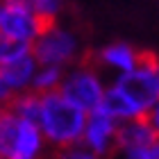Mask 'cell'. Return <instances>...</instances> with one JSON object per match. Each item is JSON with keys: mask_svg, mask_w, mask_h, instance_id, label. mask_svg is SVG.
I'll use <instances>...</instances> for the list:
<instances>
[{"mask_svg": "<svg viewBox=\"0 0 159 159\" xmlns=\"http://www.w3.org/2000/svg\"><path fill=\"white\" fill-rule=\"evenodd\" d=\"M16 129H18V116H14L9 107L0 105V159L11 157Z\"/></svg>", "mask_w": 159, "mask_h": 159, "instance_id": "obj_13", "label": "cell"}, {"mask_svg": "<svg viewBox=\"0 0 159 159\" xmlns=\"http://www.w3.org/2000/svg\"><path fill=\"white\" fill-rule=\"evenodd\" d=\"M100 109L105 114H109V116L116 120V123H123V120H132V118H141L146 116L139 107H136L132 100H129L125 93H123L116 84L111 86H105V93H102V100H100Z\"/></svg>", "mask_w": 159, "mask_h": 159, "instance_id": "obj_9", "label": "cell"}, {"mask_svg": "<svg viewBox=\"0 0 159 159\" xmlns=\"http://www.w3.org/2000/svg\"><path fill=\"white\" fill-rule=\"evenodd\" d=\"M77 39L73 32L64 30L57 23L46 25L39 37L30 43V52L39 66H59L64 68L77 57Z\"/></svg>", "mask_w": 159, "mask_h": 159, "instance_id": "obj_3", "label": "cell"}, {"mask_svg": "<svg viewBox=\"0 0 159 159\" xmlns=\"http://www.w3.org/2000/svg\"><path fill=\"white\" fill-rule=\"evenodd\" d=\"M27 52H30V43L16 41V39L0 32V66H5V64L18 59V57H23Z\"/></svg>", "mask_w": 159, "mask_h": 159, "instance_id": "obj_15", "label": "cell"}, {"mask_svg": "<svg viewBox=\"0 0 159 159\" xmlns=\"http://www.w3.org/2000/svg\"><path fill=\"white\" fill-rule=\"evenodd\" d=\"M64 2H66V0H30V7L43 23L50 25V23H55L57 16L61 14Z\"/></svg>", "mask_w": 159, "mask_h": 159, "instance_id": "obj_16", "label": "cell"}, {"mask_svg": "<svg viewBox=\"0 0 159 159\" xmlns=\"http://www.w3.org/2000/svg\"><path fill=\"white\" fill-rule=\"evenodd\" d=\"M2 2H5V0H0V11H2Z\"/></svg>", "mask_w": 159, "mask_h": 159, "instance_id": "obj_20", "label": "cell"}, {"mask_svg": "<svg viewBox=\"0 0 159 159\" xmlns=\"http://www.w3.org/2000/svg\"><path fill=\"white\" fill-rule=\"evenodd\" d=\"M57 91L66 100H70L75 107H80L82 111H91L102 100L105 84L100 80L98 70L89 64H84V66H75L73 70H68L61 77V84Z\"/></svg>", "mask_w": 159, "mask_h": 159, "instance_id": "obj_4", "label": "cell"}, {"mask_svg": "<svg viewBox=\"0 0 159 159\" xmlns=\"http://www.w3.org/2000/svg\"><path fill=\"white\" fill-rule=\"evenodd\" d=\"M46 27V23L32 11L30 0H5L0 11V32L7 37L32 43L39 37V32Z\"/></svg>", "mask_w": 159, "mask_h": 159, "instance_id": "obj_5", "label": "cell"}, {"mask_svg": "<svg viewBox=\"0 0 159 159\" xmlns=\"http://www.w3.org/2000/svg\"><path fill=\"white\" fill-rule=\"evenodd\" d=\"M37 66H39V64L34 61L32 52H27L23 57H18V59L5 64V66H0V77L5 80V84L9 86L14 93H20V91L30 89Z\"/></svg>", "mask_w": 159, "mask_h": 159, "instance_id": "obj_10", "label": "cell"}, {"mask_svg": "<svg viewBox=\"0 0 159 159\" xmlns=\"http://www.w3.org/2000/svg\"><path fill=\"white\" fill-rule=\"evenodd\" d=\"M146 146H157V123L150 116L118 123V129H116V148L118 150L146 148Z\"/></svg>", "mask_w": 159, "mask_h": 159, "instance_id": "obj_7", "label": "cell"}, {"mask_svg": "<svg viewBox=\"0 0 159 159\" xmlns=\"http://www.w3.org/2000/svg\"><path fill=\"white\" fill-rule=\"evenodd\" d=\"M141 52L139 50H134L129 43H109V46H105L102 50L98 52V61L102 64V66L116 70V73H127V70H132L136 66V61H139Z\"/></svg>", "mask_w": 159, "mask_h": 159, "instance_id": "obj_11", "label": "cell"}, {"mask_svg": "<svg viewBox=\"0 0 159 159\" xmlns=\"http://www.w3.org/2000/svg\"><path fill=\"white\" fill-rule=\"evenodd\" d=\"M46 146L41 129L37 123L20 120L18 118V129H16V141H14V152L9 159H39Z\"/></svg>", "mask_w": 159, "mask_h": 159, "instance_id": "obj_8", "label": "cell"}, {"mask_svg": "<svg viewBox=\"0 0 159 159\" xmlns=\"http://www.w3.org/2000/svg\"><path fill=\"white\" fill-rule=\"evenodd\" d=\"M139 109L146 114L157 109L159 102V66L152 52H141L139 61L132 70L120 73L114 82Z\"/></svg>", "mask_w": 159, "mask_h": 159, "instance_id": "obj_2", "label": "cell"}, {"mask_svg": "<svg viewBox=\"0 0 159 159\" xmlns=\"http://www.w3.org/2000/svg\"><path fill=\"white\" fill-rule=\"evenodd\" d=\"M61 77H64V68H59V66H37L32 84H30V91L39 93V96L41 93L57 91L59 84H61Z\"/></svg>", "mask_w": 159, "mask_h": 159, "instance_id": "obj_14", "label": "cell"}, {"mask_svg": "<svg viewBox=\"0 0 159 159\" xmlns=\"http://www.w3.org/2000/svg\"><path fill=\"white\" fill-rule=\"evenodd\" d=\"M11 109L14 116H18L20 120H30V123H37L39 120V109H41V96L34 91H20L11 98V102L7 105Z\"/></svg>", "mask_w": 159, "mask_h": 159, "instance_id": "obj_12", "label": "cell"}, {"mask_svg": "<svg viewBox=\"0 0 159 159\" xmlns=\"http://www.w3.org/2000/svg\"><path fill=\"white\" fill-rule=\"evenodd\" d=\"M123 159H159V146H146V148H127L120 150Z\"/></svg>", "mask_w": 159, "mask_h": 159, "instance_id": "obj_18", "label": "cell"}, {"mask_svg": "<svg viewBox=\"0 0 159 159\" xmlns=\"http://www.w3.org/2000/svg\"><path fill=\"white\" fill-rule=\"evenodd\" d=\"M116 129L118 123L114 120L109 114H105L100 107L86 111V120H84V129H82V141L89 150H93L98 157H107L116 148Z\"/></svg>", "mask_w": 159, "mask_h": 159, "instance_id": "obj_6", "label": "cell"}, {"mask_svg": "<svg viewBox=\"0 0 159 159\" xmlns=\"http://www.w3.org/2000/svg\"><path fill=\"white\" fill-rule=\"evenodd\" d=\"M55 159H102V157H98L93 150L86 148L82 141H77V143H70V146L57 148Z\"/></svg>", "mask_w": 159, "mask_h": 159, "instance_id": "obj_17", "label": "cell"}, {"mask_svg": "<svg viewBox=\"0 0 159 159\" xmlns=\"http://www.w3.org/2000/svg\"><path fill=\"white\" fill-rule=\"evenodd\" d=\"M14 96H16V93H14L9 86L5 84V80H2V77H0V105H5V107H7V105L11 102V98H14Z\"/></svg>", "mask_w": 159, "mask_h": 159, "instance_id": "obj_19", "label": "cell"}, {"mask_svg": "<svg viewBox=\"0 0 159 159\" xmlns=\"http://www.w3.org/2000/svg\"><path fill=\"white\" fill-rule=\"evenodd\" d=\"M84 120H86V111L75 107L59 91L41 93V109H39L37 125L43 139L52 143L55 148L77 143L82 139Z\"/></svg>", "mask_w": 159, "mask_h": 159, "instance_id": "obj_1", "label": "cell"}]
</instances>
